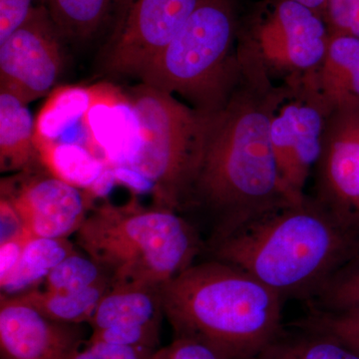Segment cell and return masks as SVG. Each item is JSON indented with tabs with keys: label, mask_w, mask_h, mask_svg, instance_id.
<instances>
[{
	"label": "cell",
	"mask_w": 359,
	"mask_h": 359,
	"mask_svg": "<svg viewBox=\"0 0 359 359\" xmlns=\"http://www.w3.org/2000/svg\"><path fill=\"white\" fill-rule=\"evenodd\" d=\"M240 72L209 130L191 203L216 216L215 240L250 219L294 204L283 186L271 142L273 117L290 96L273 86L257 47L238 52Z\"/></svg>",
	"instance_id": "obj_1"
},
{
	"label": "cell",
	"mask_w": 359,
	"mask_h": 359,
	"mask_svg": "<svg viewBox=\"0 0 359 359\" xmlns=\"http://www.w3.org/2000/svg\"><path fill=\"white\" fill-rule=\"evenodd\" d=\"M358 236L328 208L306 200L250 219L214 241L212 252L283 297L313 294L358 252Z\"/></svg>",
	"instance_id": "obj_2"
},
{
	"label": "cell",
	"mask_w": 359,
	"mask_h": 359,
	"mask_svg": "<svg viewBox=\"0 0 359 359\" xmlns=\"http://www.w3.org/2000/svg\"><path fill=\"white\" fill-rule=\"evenodd\" d=\"M160 290L175 337L203 340L229 359H257L280 339L283 295L230 264H194Z\"/></svg>",
	"instance_id": "obj_3"
},
{
	"label": "cell",
	"mask_w": 359,
	"mask_h": 359,
	"mask_svg": "<svg viewBox=\"0 0 359 359\" xmlns=\"http://www.w3.org/2000/svg\"><path fill=\"white\" fill-rule=\"evenodd\" d=\"M77 245L107 273L111 287H162L194 264L201 241L178 212L136 201L90 211Z\"/></svg>",
	"instance_id": "obj_4"
},
{
	"label": "cell",
	"mask_w": 359,
	"mask_h": 359,
	"mask_svg": "<svg viewBox=\"0 0 359 359\" xmlns=\"http://www.w3.org/2000/svg\"><path fill=\"white\" fill-rule=\"evenodd\" d=\"M139 124V146L125 168L147 180L157 207L179 211L191 203L210 124V113L142 84L128 94Z\"/></svg>",
	"instance_id": "obj_5"
},
{
	"label": "cell",
	"mask_w": 359,
	"mask_h": 359,
	"mask_svg": "<svg viewBox=\"0 0 359 359\" xmlns=\"http://www.w3.org/2000/svg\"><path fill=\"white\" fill-rule=\"evenodd\" d=\"M233 39L230 0H198L177 36L139 77L153 88L180 94L201 112H215L240 72L238 53H231Z\"/></svg>",
	"instance_id": "obj_6"
},
{
	"label": "cell",
	"mask_w": 359,
	"mask_h": 359,
	"mask_svg": "<svg viewBox=\"0 0 359 359\" xmlns=\"http://www.w3.org/2000/svg\"><path fill=\"white\" fill-rule=\"evenodd\" d=\"M60 37L46 6L34 7L27 20L0 43V91L27 105L50 94L62 71Z\"/></svg>",
	"instance_id": "obj_7"
},
{
	"label": "cell",
	"mask_w": 359,
	"mask_h": 359,
	"mask_svg": "<svg viewBox=\"0 0 359 359\" xmlns=\"http://www.w3.org/2000/svg\"><path fill=\"white\" fill-rule=\"evenodd\" d=\"M197 4L198 0H131L111 41L108 70L140 76L177 36Z\"/></svg>",
	"instance_id": "obj_8"
},
{
	"label": "cell",
	"mask_w": 359,
	"mask_h": 359,
	"mask_svg": "<svg viewBox=\"0 0 359 359\" xmlns=\"http://www.w3.org/2000/svg\"><path fill=\"white\" fill-rule=\"evenodd\" d=\"M1 197L13 205L32 237L68 238L86 221L94 196L49 173L2 180Z\"/></svg>",
	"instance_id": "obj_9"
},
{
	"label": "cell",
	"mask_w": 359,
	"mask_h": 359,
	"mask_svg": "<svg viewBox=\"0 0 359 359\" xmlns=\"http://www.w3.org/2000/svg\"><path fill=\"white\" fill-rule=\"evenodd\" d=\"M313 92L309 98L302 96L283 103L271 122V148L283 186L294 204L306 200L304 186L323 150L328 112Z\"/></svg>",
	"instance_id": "obj_10"
},
{
	"label": "cell",
	"mask_w": 359,
	"mask_h": 359,
	"mask_svg": "<svg viewBox=\"0 0 359 359\" xmlns=\"http://www.w3.org/2000/svg\"><path fill=\"white\" fill-rule=\"evenodd\" d=\"M330 32L320 13L292 0H280L257 33L264 65L278 69L313 71L327 54Z\"/></svg>",
	"instance_id": "obj_11"
},
{
	"label": "cell",
	"mask_w": 359,
	"mask_h": 359,
	"mask_svg": "<svg viewBox=\"0 0 359 359\" xmlns=\"http://www.w3.org/2000/svg\"><path fill=\"white\" fill-rule=\"evenodd\" d=\"M82 337L79 325L51 320L18 295H1L0 358L71 359Z\"/></svg>",
	"instance_id": "obj_12"
},
{
	"label": "cell",
	"mask_w": 359,
	"mask_h": 359,
	"mask_svg": "<svg viewBox=\"0 0 359 359\" xmlns=\"http://www.w3.org/2000/svg\"><path fill=\"white\" fill-rule=\"evenodd\" d=\"M320 160L330 211L353 224L359 215V104L328 113Z\"/></svg>",
	"instance_id": "obj_13"
},
{
	"label": "cell",
	"mask_w": 359,
	"mask_h": 359,
	"mask_svg": "<svg viewBox=\"0 0 359 359\" xmlns=\"http://www.w3.org/2000/svg\"><path fill=\"white\" fill-rule=\"evenodd\" d=\"M95 86L84 124L97 156L111 168L128 164L139 146V124L128 95L110 84Z\"/></svg>",
	"instance_id": "obj_14"
},
{
	"label": "cell",
	"mask_w": 359,
	"mask_h": 359,
	"mask_svg": "<svg viewBox=\"0 0 359 359\" xmlns=\"http://www.w3.org/2000/svg\"><path fill=\"white\" fill-rule=\"evenodd\" d=\"M313 84L325 109L359 104V39L330 33L327 51Z\"/></svg>",
	"instance_id": "obj_15"
},
{
	"label": "cell",
	"mask_w": 359,
	"mask_h": 359,
	"mask_svg": "<svg viewBox=\"0 0 359 359\" xmlns=\"http://www.w3.org/2000/svg\"><path fill=\"white\" fill-rule=\"evenodd\" d=\"M161 287H111L89 320L92 330L161 325L163 313Z\"/></svg>",
	"instance_id": "obj_16"
},
{
	"label": "cell",
	"mask_w": 359,
	"mask_h": 359,
	"mask_svg": "<svg viewBox=\"0 0 359 359\" xmlns=\"http://www.w3.org/2000/svg\"><path fill=\"white\" fill-rule=\"evenodd\" d=\"M42 164L34 141V120L27 104L0 91V168L1 172H32Z\"/></svg>",
	"instance_id": "obj_17"
},
{
	"label": "cell",
	"mask_w": 359,
	"mask_h": 359,
	"mask_svg": "<svg viewBox=\"0 0 359 359\" xmlns=\"http://www.w3.org/2000/svg\"><path fill=\"white\" fill-rule=\"evenodd\" d=\"M95 95V86H61L51 92L34 119L35 145L57 143L85 117Z\"/></svg>",
	"instance_id": "obj_18"
},
{
	"label": "cell",
	"mask_w": 359,
	"mask_h": 359,
	"mask_svg": "<svg viewBox=\"0 0 359 359\" xmlns=\"http://www.w3.org/2000/svg\"><path fill=\"white\" fill-rule=\"evenodd\" d=\"M131 0H48L45 6L61 37L85 40L113 18H117L120 22Z\"/></svg>",
	"instance_id": "obj_19"
},
{
	"label": "cell",
	"mask_w": 359,
	"mask_h": 359,
	"mask_svg": "<svg viewBox=\"0 0 359 359\" xmlns=\"http://www.w3.org/2000/svg\"><path fill=\"white\" fill-rule=\"evenodd\" d=\"M76 252L68 238L30 237L20 264L0 283L1 295L14 297L36 289L47 275L70 255Z\"/></svg>",
	"instance_id": "obj_20"
},
{
	"label": "cell",
	"mask_w": 359,
	"mask_h": 359,
	"mask_svg": "<svg viewBox=\"0 0 359 359\" xmlns=\"http://www.w3.org/2000/svg\"><path fill=\"white\" fill-rule=\"evenodd\" d=\"M36 148L49 173L85 190H91L108 167L98 156L79 144L43 143Z\"/></svg>",
	"instance_id": "obj_21"
},
{
	"label": "cell",
	"mask_w": 359,
	"mask_h": 359,
	"mask_svg": "<svg viewBox=\"0 0 359 359\" xmlns=\"http://www.w3.org/2000/svg\"><path fill=\"white\" fill-rule=\"evenodd\" d=\"M110 287L111 283L106 280L80 292H48L33 289L18 297L51 320L70 325H81L89 323L99 302Z\"/></svg>",
	"instance_id": "obj_22"
},
{
	"label": "cell",
	"mask_w": 359,
	"mask_h": 359,
	"mask_svg": "<svg viewBox=\"0 0 359 359\" xmlns=\"http://www.w3.org/2000/svg\"><path fill=\"white\" fill-rule=\"evenodd\" d=\"M309 332L294 339L280 337L257 359H359V351L341 340Z\"/></svg>",
	"instance_id": "obj_23"
},
{
	"label": "cell",
	"mask_w": 359,
	"mask_h": 359,
	"mask_svg": "<svg viewBox=\"0 0 359 359\" xmlns=\"http://www.w3.org/2000/svg\"><path fill=\"white\" fill-rule=\"evenodd\" d=\"M109 280L107 273L89 257L78 252L70 255L57 264L45 278L44 290L48 292H80Z\"/></svg>",
	"instance_id": "obj_24"
},
{
	"label": "cell",
	"mask_w": 359,
	"mask_h": 359,
	"mask_svg": "<svg viewBox=\"0 0 359 359\" xmlns=\"http://www.w3.org/2000/svg\"><path fill=\"white\" fill-rule=\"evenodd\" d=\"M313 295L320 311H359V266H340Z\"/></svg>",
	"instance_id": "obj_25"
},
{
	"label": "cell",
	"mask_w": 359,
	"mask_h": 359,
	"mask_svg": "<svg viewBox=\"0 0 359 359\" xmlns=\"http://www.w3.org/2000/svg\"><path fill=\"white\" fill-rule=\"evenodd\" d=\"M311 332L327 334L359 351V311L314 313L304 323Z\"/></svg>",
	"instance_id": "obj_26"
},
{
	"label": "cell",
	"mask_w": 359,
	"mask_h": 359,
	"mask_svg": "<svg viewBox=\"0 0 359 359\" xmlns=\"http://www.w3.org/2000/svg\"><path fill=\"white\" fill-rule=\"evenodd\" d=\"M160 327L161 325H148L93 330L88 341L158 349L160 348Z\"/></svg>",
	"instance_id": "obj_27"
},
{
	"label": "cell",
	"mask_w": 359,
	"mask_h": 359,
	"mask_svg": "<svg viewBox=\"0 0 359 359\" xmlns=\"http://www.w3.org/2000/svg\"><path fill=\"white\" fill-rule=\"evenodd\" d=\"M151 359H229L217 347L203 340L175 337L169 346L160 347Z\"/></svg>",
	"instance_id": "obj_28"
},
{
	"label": "cell",
	"mask_w": 359,
	"mask_h": 359,
	"mask_svg": "<svg viewBox=\"0 0 359 359\" xmlns=\"http://www.w3.org/2000/svg\"><path fill=\"white\" fill-rule=\"evenodd\" d=\"M325 14L330 34L359 39V0H328Z\"/></svg>",
	"instance_id": "obj_29"
},
{
	"label": "cell",
	"mask_w": 359,
	"mask_h": 359,
	"mask_svg": "<svg viewBox=\"0 0 359 359\" xmlns=\"http://www.w3.org/2000/svg\"><path fill=\"white\" fill-rule=\"evenodd\" d=\"M157 349L134 347L95 341L87 344L71 359H151Z\"/></svg>",
	"instance_id": "obj_30"
},
{
	"label": "cell",
	"mask_w": 359,
	"mask_h": 359,
	"mask_svg": "<svg viewBox=\"0 0 359 359\" xmlns=\"http://www.w3.org/2000/svg\"><path fill=\"white\" fill-rule=\"evenodd\" d=\"M33 0H0V43L6 41L32 14Z\"/></svg>",
	"instance_id": "obj_31"
},
{
	"label": "cell",
	"mask_w": 359,
	"mask_h": 359,
	"mask_svg": "<svg viewBox=\"0 0 359 359\" xmlns=\"http://www.w3.org/2000/svg\"><path fill=\"white\" fill-rule=\"evenodd\" d=\"M30 237L32 235L26 233L20 238L0 244V283L8 278L20 264L23 250Z\"/></svg>",
	"instance_id": "obj_32"
},
{
	"label": "cell",
	"mask_w": 359,
	"mask_h": 359,
	"mask_svg": "<svg viewBox=\"0 0 359 359\" xmlns=\"http://www.w3.org/2000/svg\"><path fill=\"white\" fill-rule=\"evenodd\" d=\"M26 233L28 231H26L20 215L8 200L1 197L0 199V244L20 238Z\"/></svg>",
	"instance_id": "obj_33"
},
{
	"label": "cell",
	"mask_w": 359,
	"mask_h": 359,
	"mask_svg": "<svg viewBox=\"0 0 359 359\" xmlns=\"http://www.w3.org/2000/svg\"><path fill=\"white\" fill-rule=\"evenodd\" d=\"M292 1L301 4L302 6L313 9L316 13L321 14L325 13L328 0H292Z\"/></svg>",
	"instance_id": "obj_34"
},
{
	"label": "cell",
	"mask_w": 359,
	"mask_h": 359,
	"mask_svg": "<svg viewBox=\"0 0 359 359\" xmlns=\"http://www.w3.org/2000/svg\"><path fill=\"white\" fill-rule=\"evenodd\" d=\"M356 252H359V236L358 238V241H356Z\"/></svg>",
	"instance_id": "obj_35"
},
{
	"label": "cell",
	"mask_w": 359,
	"mask_h": 359,
	"mask_svg": "<svg viewBox=\"0 0 359 359\" xmlns=\"http://www.w3.org/2000/svg\"><path fill=\"white\" fill-rule=\"evenodd\" d=\"M40 2H42V4H44V6L45 4H47V1H48V0H39Z\"/></svg>",
	"instance_id": "obj_36"
},
{
	"label": "cell",
	"mask_w": 359,
	"mask_h": 359,
	"mask_svg": "<svg viewBox=\"0 0 359 359\" xmlns=\"http://www.w3.org/2000/svg\"><path fill=\"white\" fill-rule=\"evenodd\" d=\"M358 216H359V215H358Z\"/></svg>",
	"instance_id": "obj_37"
}]
</instances>
